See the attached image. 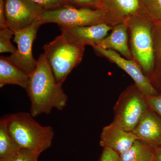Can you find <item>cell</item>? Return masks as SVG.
Instances as JSON below:
<instances>
[{"label":"cell","instance_id":"15","mask_svg":"<svg viewBox=\"0 0 161 161\" xmlns=\"http://www.w3.org/2000/svg\"><path fill=\"white\" fill-rule=\"evenodd\" d=\"M30 75L12 63L9 57L0 58V87L8 84L15 85L26 90Z\"/></svg>","mask_w":161,"mask_h":161},{"label":"cell","instance_id":"23","mask_svg":"<svg viewBox=\"0 0 161 161\" xmlns=\"http://www.w3.org/2000/svg\"><path fill=\"white\" fill-rule=\"evenodd\" d=\"M43 7L45 10H51L69 5L65 0H31Z\"/></svg>","mask_w":161,"mask_h":161},{"label":"cell","instance_id":"2","mask_svg":"<svg viewBox=\"0 0 161 161\" xmlns=\"http://www.w3.org/2000/svg\"><path fill=\"white\" fill-rule=\"evenodd\" d=\"M31 113L20 112L3 117L6 128L21 150L41 153L51 146L54 132L50 126H42Z\"/></svg>","mask_w":161,"mask_h":161},{"label":"cell","instance_id":"17","mask_svg":"<svg viewBox=\"0 0 161 161\" xmlns=\"http://www.w3.org/2000/svg\"><path fill=\"white\" fill-rule=\"evenodd\" d=\"M154 68L150 81L158 92H161V22H154Z\"/></svg>","mask_w":161,"mask_h":161},{"label":"cell","instance_id":"22","mask_svg":"<svg viewBox=\"0 0 161 161\" xmlns=\"http://www.w3.org/2000/svg\"><path fill=\"white\" fill-rule=\"evenodd\" d=\"M65 1L69 6L77 8L102 9L101 0H65Z\"/></svg>","mask_w":161,"mask_h":161},{"label":"cell","instance_id":"7","mask_svg":"<svg viewBox=\"0 0 161 161\" xmlns=\"http://www.w3.org/2000/svg\"><path fill=\"white\" fill-rule=\"evenodd\" d=\"M43 23L40 19L25 29L14 32V41L17 48L9 57L15 66L30 75L36 68L38 60L34 58L32 47L39 28Z\"/></svg>","mask_w":161,"mask_h":161},{"label":"cell","instance_id":"3","mask_svg":"<svg viewBox=\"0 0 161 161\" xmlns=\"http://www.w3.org/2000/svg\"><path fill=\"white\" fill-rule=\"evenodd\" d=\"M124 23L128 27L133 60L150 80L154 68V22L146 15H136Z\"/></svg>","mask_w":161,"mask_h":161},{"label":"cell","instance_id":"8","mask_svg":"<svg viewBox=\"0 0 161 161\" xmlns=\"http://www.w3.org/2000/svg\"><path fill=\"white\" fill-rule=\"evenodd\" d=\"M5 9L7 27L14 32L40 19L45 10L31 0H5Z\"/></svg>","mask_w":161,"mask_h":161},{"label":"cell","instance_id":"16","mask_svg":"<svg viewBox=\"0 0 161 161\" xmlns=\"http://www.w3.org/2000/svg\"><path fill=\"white\" fill-rule=\"evenodd\" d=\"M156 150L138 139L130 149L119 154V161H153Z\"/></svg>","mask_w":161,"mask_h":161},{"label":"cell","instance_id":"1","mask_svg":"<svg viewBox=\"0 0 161 161\" xmlns=\"http://www.w3.org/2000/svg\"><path fill=\"white\" fill-rule=\"evenodd\" d=\"M37 60L36 68L30 75L26 89L31 102L30 113L34 117L49 114L53 108L62 111L68 98L62 84L56 80L44 53L40 55Z\"/></svg>","mask_w":161,"mask_h":161},{"label":"cell","instance_id":"4","mask_svg":"<svg viewBox=\"0 0 161 161\" xmlns=\"http://www.w3.org/2000/svg\"><path fill=\"white\" fill-rule=\"evenodd\" d=\"M40 19L43 24L55 23L62 27L93 26L103 23L115 26L121 23L104 9L77 8L69 5L57 9L44 10Z\"/></svg>","mask_w":161,"mask_h":161},{"label":"cell","instance_id":"24","mask_svg":"<svg viewBox=\"0 0 161 161\" xmlns=\"http://www.w3.org/2000/svg\"><path fill=\"white\" fill-rule=\"evenodd\" d=\"M147 104L150 110L155 112L161 118V92L157 95L145 96Z\"/></svg>","mask_w":161,"mask_h":161},{"label":"cell","instance_id":"21","mask_svg":"<svg viewBox=\"0 0 161 161\" xmlns=\"http://www.w3.org/2000/svg\"><path fill=\"white\" fill-rule=\"evenodd\" d=\"M40 153L31 150H21L10 158L0 160V161H38Z\"/></svg>","mask_w":161,"mask_h":161},{"label":"cell","instance_id":"26","mask_svg":"<svg viewBox=\"0 0 161 161\" xmlns=\"http://www.w3.org/2000/svg\"><path fill=\"white\" fill-rule=\"evenodd\" d=\"M8 28L6 24L5 1L0 0V29Z\"/></svg>","mask_w":161,"mask_h":161},{"label":"cell","instance_id":"5","mask_svg":"<svg viewBox=\"0 0 161 161\" xmlns=\"http://www.w3.org/2000/svg\"><path fill=\"white\" fill-rule=\"evenodd\" d=\"M85 46L69 42L61 34L43 47L56 80L62 84L72 70L81 62Z\"/></svg>","mask_w":161,"mask_h":161},{"label":"cell","instance_id":"20","mask_svg":"<svg viewBox=\"0 0 161 161\" xmlns=\"http://www.w3.org/2000/svg\"><path fill=\"white\" fill-rule=\"evenodd\" d=\"M14 32L8 28H4L0 30V53H9L14 54L17 48L12 44L10 40Z\"/></svg>","mask_w":161,"mask_h":161},{"label":"cell","instance_id":"25","mask_svg":"<svg viewBox=\"0 0 161 161\" xmlns=\"http://www.w3.org/2000/svg\"><path fill=\"white\" fill-rule=\"evenodd\" d=\"M99 161H119V154L110 148L104 147Z\"/></svg>","mask_w":161,"mask_h":161},{"label":"cell","instance_id":"27","mask_svg":"<svg viewBox=\"0 0 161 161\" xmlns=\"http://www.w3.org/2000/svg\"><path fill=\"white\" fill-rule=\"evenodd\" d=\"M153 161H161V147L157 149Z\"/></svg>","mask_w":161,"mask_h":161},{"label":"cell","instance_id":"13","mask_svg":"<svg viewBox=\"0 0 161 161\" xmlns=\"http://www.w3.org/2000/svg\"><path fill=\"white\" fill-rule=\"evenodd\" d=\"M96 46L114 51L124 58L133 60L129 43L128 27L125 23L114 26L110 34L101 40Z\"/></svg>","mask_w":161,"mask_h":161},{"label":"cell","instance_id":"9","mask_svg":"<svg viewBox=\"0 0 161 161\" xmlns=\"http://www.w3.org/2000/svg\"><path fill=\"white\" fill-rule=\"evenodd\" d=\"M93 48L96 53L115 64L125 72L132 78L134 84L144 96H153L158 94V91L153 86L150 79L134 60L124 58L119 53L112 50L103 49L96 46L93 47Z\"/></svg>","mask_w":161,"mask_h":161},{"label":"cell","instance_id":"11","mask_svg":"<svg viewBox=\"0 0 161 161\" xmlns=\"http://www.w3.org/2000/svg\"><path fill=\"white\" fill-rule=\"evenodd\" d=\"M138 137L132 132H128L112 122L104 127L100 135L101 147H107L119 154L130 149Z\"/></svg>","mask_w":161,"mask_h":161},{"label":"cell","instance_id":"6","mask_svg":"<svg viewBox=\"0 0 161 161\" xmlns=\"http://www.w3.org/2000/svg\"><path fill=\"white\" fill-rule=\"evenodd\" d=\"M149 109L145 96L135 84L131 85L119 95L114 106L112 122L132 132Z\"/></svg>","mask_w":161,"mask_h":161},{"label":"cell","instance_id":"19","mask_svg":"<svg viewBox=\"0 0 161 161\" xmlns=\"http://www.w3.org/2000/svg\"><path fill=\"white\" fill-rule=\"evenodd\" d=\"M148 16L154 22H161V0H140Z\"/></svg>","mask_w":161,"mask_h":161},{"label":"cell","instance_id":"18","mask_svg":"<svg viewBox=\"0 0 161 161\" xmlns=\"http://www.w3.org/2000/svg\"><path fill=\"white\" fill-rule=\"evenodd\" d=\"M21 149L13 139L3 118L0 120V160L12 157Z\"/></svg>","mask_w":161,"mask_h":161},{"label":"cell","instance_id":"12","mask_svg":"<svg viewBox=\"0 0 161 161\" xmlns=\"http://www.w3.org/2000/svg\"><path fill=\"white\" fill-rule=\"evenodd\" d=\"M132 132L139 139L157 149L161 147V118L149 109Z\"/></svg>","mask_w":161,"mask_h":161},{"label":"cell","instance_id":"14","mask_svg":"<svg viewBox=\"0 0 161 161\" xmlns=\"http://www.w3.org/2000/svg\"><path fill=\"white\" fill-rule=\"evenodd\" d=\"M101 3L102 9L119 23L136 15H147L140 0H101Z\"/></svg>","mask_w":161,"mask_h":161},{"label":"cell","instance_id":"10","mask_svg":"<svg viewBox=\"0 0 161 161\" xmlns=\"http://www.w3.org/2000/svg\"><path fill=\"white\" fill-rule=\"evenodd\" d=\"M114 26L103 23L93 26L59 27L61 34L71 43L93 47L106 37Z\"/></svg>","mask_w":161,"mask_h":161}]
</instances>
